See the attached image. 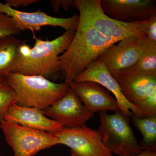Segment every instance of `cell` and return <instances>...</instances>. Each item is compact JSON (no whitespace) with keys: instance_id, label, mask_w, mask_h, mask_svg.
<instances>
[{"instance_id":"1","label":"cell","mask_w":156,"mask_h":156,"mask_svg":"<svg viewBox=\"0 0 156 156\" xmlns=\"http://www.w3.org/2000/svg\"><path fill=\"white\" fill-rule=\"evenodd\" d=\"M117 42L80 19L70 44L59 56V77L67 83L74 80L105 49Z\"/></svg>"},{"instance_id":"2","label":"cell","mask_w":156,"mask_h":156,"mask_svg":"<svg viewBox=\"0 0 156 156\" xmlns=\"http://www.w3.org/2000/svg\"><path fill=\"white\" fill-rule=\"evenodd\" d=\"M76 30H66L64 34L49 41L34 35L35 44L21 60L14 72L24 75L41 76L54 82L59 77V56L69 47Z\"/></svg>"},{"instance_id":"3","label":"cell","mask_w":156,"mask_h":156,"mask_svg":"<svg viewBox=\"0 0 156 156\" xmlns=\"http://www.w3.org/2000/svg\"><path fill=\"white\" fill-rule=\"evenodd\" d=\"M5 79L16 94L15 104L41 110L63 97L69 88L68 83H57L41 76L11 73Z\"/></svg>"},{"instance_id":"4","label":"cell","mask_w":156,"mask_h":156,"mask_svg":"<svg viewBox=\"0 0 156 156\" xmlns=\"http://www.w3.org/2000/svg\"><path fill=\"white\" fill-rule=\"evenodd\" d=\"M124 97L137 108L140 117L156 115V73L131 67L116 79Z\"/></svg>"},{"instance_id":"5","label":"cell","mask_w":156,"mask_h":156,"mask_svg":"<svg viewBox=\"0 0 156 156\" xmlns=\"http://www.w3.org/2000/svg\"><path fill=\"white\" fill-rule=\"evenodd\" d=\"M74 7L80 12V19L106 37L118 42L131 36L145 37L143 31L145 20L126 23L112 19L102 11L100 0H74Z\"/></svg>"},{"instance_id":"6","label":"cell","mask_w":156,"mask_h":156,"mask_svg":"<svg viewBox=\"0 0 156 156\" xmlns=\"http://www.w3.org/2000/svg\"><path fill=\"white\" fill-rule=\"evenodd\" d=\"M98 131L104 145L119 156L137 155L143 151L132 128L130 120L121 111L112 115L100 112Z\"/></svg>"},{"instance_id":"7","label":"cell","mask_w":156,"mask_h":156,"mask_svg":"<svg viewBox=\"0 0 156 156\" xmlns=\"http://www.w3.org/2000/svg\"><path fill=\"white\" fill-rule=\"evenodd\" d=\"M0 128L14 156H33L40 151L59 144L55 134L4 121Z\"/></svg>"},{"instance_id":"8","label":"cell","mask_w":156,"mask_h":156,"mask_svg":"<svg viewBox=\"0 0 156 156\" xmlns=\"http://www.w3.org/2000/svg\"><path fill=\"white\" fill-rule=\"evenodd\" d=\"M55 134L59 144L70 148L72 156H113L104 144L98 131L86 125L73 128L63 127Z\"/></svg>"},{"instance_id":"9","label":"cell","mask_w":156,"mask_h":156,"mask_svg":"<svg viewBox=\"0 0 156 156\" xmlns=\"http://www.w3.org/2000/svg\"><path fill=\"white\" fill-rule=\"evenodd\" d=\"M42 111L45 116L64 128L83 126L94 116V113L84 105L70 88L63 97Z\"/></svg>"},{"instance_id":"10","label":"cell","mask_w":156,"mask_h":156,"mask_svg":"<svg viewBox=\"0 0 156 156\" xmlns=\"http://www.w3.org/2000/svg\"><path fill=\"white\" fill-rule=\"evenodd\" d=\"M0 12L9 15L14 20L20 31L29 30L35 35V32L41 30L42 27H60L66 30H76L80 20V15L74 14L68 18L53 17L40 11L24 12L13 9L0 2Z\"/></svg>"},{"instance_id":"11","label":"cell","mask_w":156,"mask_h":156,"mask_svg":"<svg viewBox=\"0 0 156 156\" xmlns=\"http://www.w3.org/2000/svg\"><path fill=\"white\" fill-rule=\"evenodd\" d=\"M140 37L131 36L112 45L101 54L99 59L115 79L121 72L133 67L139 56Z\"/></svg>"},{"instance_id":"12","label":"cell","mask_w":156,"mask_h":156,"mask_svg":"<svg viewBox=\"0 0 156 156\" xmlns=\"http://www.w3.org/2000/svg\"><path fill=\"white\" fill-rule=\"evenodd\" d=\"M100 3L105 14L121 22L144 21L156 14L155 0H100Z\"/></svg>"},{"instance_id":"13","label":"cell","mask_w":156,"mask_h":156,"mask_svg":"<svg viewBox=\"0 0 156 156\" xmlns=\"http://www.w3.org/2000/svg\"><path fill=\"white\" fill-rule=\"evenodd\" d=\"M74 81H92L103 86L114 95L121 112L128 119L130 120L133 114L140 117L139 110L125 98L116 80L99 58L89 64Z\"/></svg>"},{"instance_id":"14","label":"cell","mask_w":156,"mask_h":156,"mask_svg":"<svg viewBox=\"0 0 156 156\" xmlns=\"http://www.w3.org/2000/svg\"><path fill=\"white\" fill-rule=\"evenodd\" d=\"M68 84L84 105L94 113L121 111L116 99L97 83L92 81H73Z\"/></svg>"},{"instance_id":"15","label":"cell","mask_w":156,"mask_h":156,"mask_svg":"<svg viewBox=\"0 0 156 156\" xmlns=\"http://www.w3.org/2000/svg\"><path fill=\"white\" fill-rule=\"evenodd\" d=\"M5 121L53 134L63 128L61 124L45 116L41 109L37 108L20 106L15 103L9 109Z\"/></svg>"},{"instance_id":"16","label":"cell","mask_w":156,"mask_h":156,"mask_svg":"<svg viewBox=\"0 0 156 156\" xmlns=\"http://www.w3.org/2000/svg\"><path fill=\"white\" fill-rule=\"evenodd\" d=\"M26 42L15 36L0 38V79L14 72L21 60L20 47Z\"/></svg>"},{"instance_id":"17","label":"cell","mask_w":156,"mask_h":156,"mask_svg":"<svg viewBox=\"0 0 156 156\" xmlns=\"http://www.w3.org/2000/svg\"><path fill=\"white\" fill-rule=\"evenodd\" d=\"M131 121L143 136L139 144L142 150L156 152V115L141 117L133 114Z\"/></svg>"},{"instance_id":"18","label":"cell","mask_w":156,"mask_h":156,"mask_svg":"<svg viewBox=\"0 0 156 156\" xmlns=\"http://www.w3.org/2000/svg\"><path fill=\"white\" fill-rule=\"evenodd\" d=\"M139 56L133 68L149 72L156 73V43L146 37L140 38Z\"/></svg>"},{"instance_id":"19","label":"cell","mask_w":156,"mask_h":156,"mask_svg":"<svg viewBox=\"0 0 156 156\" xmlns=\"http://www.w3.org/2000/svg\"><path fill=\"white\" fill-rule=\"evenodd\" d=\"M16 94L5 79H0V124L11 107L15 103Z\"/></svg>"},{"instance_id":"20","label":"cell","mask_w":156,"mask_h":156,"mask_svg":"<svg viewBox=\"0 0 156 156\" xmlns=\"http://www.w3.org/2000/svg\"><path fill=\"white\" fill-rule=\"evenodd\" d=\"M20 32L13 19L9 15L0 12V38L14 36Z\"/></svg>"},{"instance_id":"21","label":"cell","mask_w":156,"mask_h":156,"mask_svg":"<svg viewBox=\"0 0 156 156\" xmlns=\"http://www.w3.org/2000/svg\"><path fill=\"white\" fill-rule=\"evenodd\" d=\"M143 31L148 39L156 43V14L144 21Z\"/></svg>"},{"instance_id":"22","label":"cell","mask_w":156,"mask_h":156,"mask_svg":"<svg viewBox=\"0 0 156 156\" xmlns=\"http://www.w3.org/2000/svg\"><path fill=\"white\" fill-rule=\"evenodd\" d=\"M74 5V0H52L50 6L55 13H58L61 8L67 11Z\"/></svg>"},{"instance_id":"23","label":"cell","mask_w":156,"mask_h":156,"mask_svg":"<svg viewBox=\"0 0 156 156\" xmlns=\"http://www.w3.org/2000/svg\"><path fill=\"white\" fill-rule=\"evenodd\" d=\"M5 4L11 8L26 7L40 2L39 0H6Z\"/></svg>"},{"instance_id":"24","label":"cell","mask_w":156,"mask_h":156,"mask_svg":"<svg viewBox=\"0 0 156 156\" xmlns=\"http://www.w3.org/2000/svg\"><path fill=\"white\" fill-rule=\"evenodd\" d=\"M134 156H156V152L143 151L140 154Z\"/></svg>"}]
</instances>
